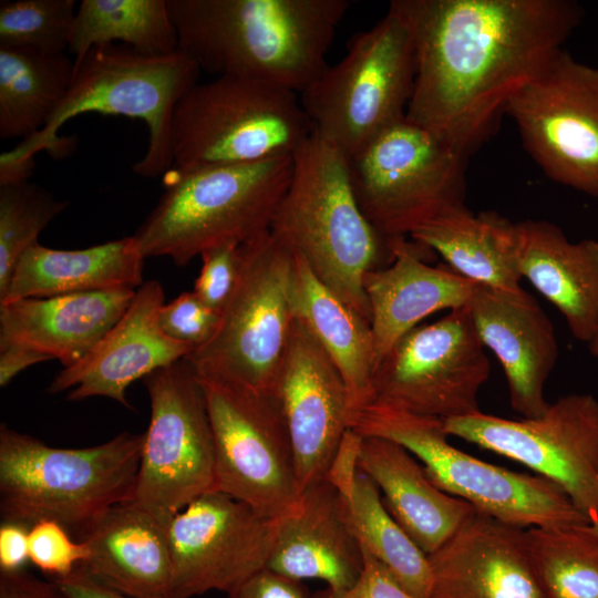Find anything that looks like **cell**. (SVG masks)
<instances>
[{
    "mask_svg": "<svg viewBox=\"0 0 598 598\" xmlns=\"http://www.w3.org/2000/svg\"><path fill=\"white\" fill-rule=\"evenodd\" d=\"M416 74L405 117L470 156L511 100L563 50L585 10L574 0H394Z\"/></svg>",
    "mask_w": 598,
    "mask_h": 598,
    "instance_id": "obj_1",
    "label": "cell"
},
{
    "mask_svg": "<svg viewBox=\"0 0 598 598\" xmlns=\"http://www.w3.org/2000/svg\"><path fill=\"white\" fill-rule=\"evenodd\" d=\"M178 50L200 71L300 94L326 56L348 0H167Z\"/></svg>",
    "mask_w": 598,
    "mask_h": 598,
    "instance_id": "obj_2",
    "label": "cell"
},
{
    "mask_svg": "<svg viewBox=\"0 0 598 598\" xmlns=\"http://www.w3.org/2000/svg\"><path fill=\"white\" fill-rule=\"evenodd\" d=\"M270 231L370 322L363 280L391 264L394 239L383 237L363 214L347 156L316 132L293 154L291 179Z\"/></svg>",
    "mask_w": 598,
    "mask_h": 598,
    "instance_id": "obj_3",
    "label": "cell"
},
{
    "mask_svg": "<svg viewBox=\"0 0 598 598\" xmlns=\"http://www.w3.org/2000/svg\"><path fill=\"white\" fill-rule=\"evenodd\" d=\"M199 68L179 50L147 55L124 44L94 48L79 62L69 91L41 131L0 155V164L34 161L47 151L66 156L75 140L59 134L72 118L87 113L142 121L148 131L145 154L133 164L143 177L164 175L172 167V121L185 93L198 83Z\"/></svg>",
    "mask_w": 598,
    "mask_h": 598,
    "instance_id": "obj_4",
    "label": "cell"
},
{
    "mask_svg": "<svg viewBox=\"0 0 598 598\" xmlns=\"http://www.w3.org/2000/svg\"><path fill=\"white\" fill-rule=\"evenodd\" d=\"M144 433L61 448L0 425L2 520L31 526L54 520L80 539L109 508L133 499Z\"/></svg>",
    "mask_w": 598,
    "mask_h": 598,
    "instance_id": "obj_5",
    "label": "cell"
},
{
    "mask_svg": "<svg viewBox=\"0 0 598 598\" xmlns=\"http://www.w3.org/2000/svg\"><path fill=\"white\" fill-rule=\"evenodd\" d=\"M292 168L293 156L171 168L163 194L133 234L141 254L186 266L210 248L269 230Z\"/></svg>",
    "mask_w": 598,
    "mask_h": 598,
    "instance_id": "obj_6",
    "label": "cell"
},
{
    "mask_svg": "<svg viewBox=\"0 0 598 598\" xmlns=\"http://www.w3.org/2000/svg\"><path fill=\"white\" fill-rule=\"evenodd\" d=\"M349 430L399 443L436 487L503 523L522 528L590 524L554 482L487 463L452 445L441 419L369 403L350 415Z\"/></svg>",
    "mask_w": 598,
    "mask_h": 598,
    "instance_id": "obj_7",
    "label": "cell"
},
{
    "mask_svg": "<svg viewBox=\"0 0 598 598\" xmlns=\"http://www.w3.org/2000/svg\"><path fill=\"white\" fill-rule=\"evenodd\" d=\"M315 132L296 92L223 75L196 83L172 121V167L293 156Z\"/></svg>",
    "mask_w": 598,
    "mask_h": 598,
    "instance_id": "obj_8",
    "label": "cell"
},
{
    "mask_svg": "<svg viewBox=\"0 0 598 598\" xmlns=\"http://www.w3.org/2000/svg\"><path fill=\"white\" fill-rule=\"evenodd\" d=\"M416 74L415 44L391 4L372 28L357 33L346 55L300 94L315 132L347 157L405 116Z\"/></svg>",
    "mask_w": 598,
    "mask_h": 598,
    "instance_id": "obj_9",
    "label": "cell"
},
{
    "mask_svg": "<svg viewBox=\"0 0 598 598\" xmlns=\"http://www.w3.org/2000/svg\"><path fill=\"white\" fill-rule=\"evenodd\" d=\"M293 252L270 229L239 246L235 288L212 338L185 359L200 377L275 394L295 318Z\"/></svg>",
    "mask_w": 598,
    "mask_h": 598,
    "instance_id": "obj_10",
    "label": "cell"
},
{
    "mask_svg": "<svg viewBox=\"0 0 598 598\" xmlns=\"http://www.w3.org/2000/svg\"><path fill=\"white\" fill-rule=\"evenodd\" d=\"M347 158L363 214L390 240L464 204L468 156L405 116Z\"/></svg>",
    "mask_w": 598,
    "mask_h": 598,
    "instance_id": "obj_11",
    "label": "cell"
},
{
    "mask_svg": "<svg viewBox=\"0 0 598 598\" xmlns=\"http://www.w3.org/2000/svg\"><path fill=\"white\" fill-rule=\"evenodd\" d=\"M198 378L214 435V491L269 518L295 514L302 492L276 395L225 380Z\"/></svg>",
    "mask_w": 598,
    "mask_h": 598,
    "instance_id": "obj_12",
    "label": "cell"
},
{
    "mask_svg": "<svg viewBox=\"0 0 598 598\" xmlns=\"http://www.w3.org/2000/svg\"><path fill=\"white\" fill-rule=\"evenodd\" d=\"M151 420L144 433L132 504L168 526L215 489V444L205 393L186 359L144 378Z\"/></svg>",
    "mask_w": 598,
    "mask_h": 598,
    "instance_id": "obj_13",
    "label": "cell"
},
{
    "mask_svg": "<svg viewBox=\"0 0 598 598\" xmlns=\"http://www.w3.org/2000/svg\"><path fill=\"white\" fill-rule=\"evenodd\" d=\"M467 306L403 336L374 368L372 401L447 420L481 411L491 364Z\"/></svg>",
    "mask_w": 598,
    "mask_h": 598,
    "instance_id": "obj_14",
    "label": "cell"
},
{
    "mask_svg": "<svg viewBox=\"0 0 598 598\" xmlns=\"http://www.w3.org/2000/svg\"><path fill=\"white\" fill-rule=\"evenodd\" d=\"M443 424L448 436L554 482L590 524L598 523V400L592 394L563 395L538 417L511 420L478 411Z\"/></svg>",
    "mask_w": 598,
    "mask_h": 598,
    "instance_id": "obj_15",
    "label": "cell"
},
{
    "mask_svg": "<svg viewBox=\"0 0 598 598\" xmlns=\"http://www.w3.org/2000/svg\"><path fill=\"white\" fill-rule=\"evenodd\" d=\"M505 114L546 176L598 197V68L561 50Z\"/></svg>",
    "mask_w": 598,
    "mask_h": 598,
    "instance_id": "obj_16",
    "label": "cell"
},
{
    "mask_svg": "<svg viewBox=\"0 0 598 598\" xmlns=\"http://www.w3.org/2000/svg\"><path fill=\"white\" fill-rule=\"evenodd\" d=\"M280 523L217 491L192 501L167 527L171 598L237 588L267 567Z\"/></svg>",
    "mask_w": 598,
    "mask_h": 598,
    "instance_id": "obj_17",
    "label": "cell"
},
{
    "mask_svg": "<svg viewBox=\"0 0 598 598\" xmlns=\"http://www.w3.org/2000/svg\"><path fill=\"white\" fill-rule=\"evenodd\" d=\"M275 395L289 433L299 487L323 481L349 430V396L338 368L293 318Z\"/></svg>",
    "mask_w": 598,
    "mask_h": 598,
    "instance_id": "obj_18",
    "label": "cell"
},
{
    "mask_svg": "<svg viewBox=\"0 0 598 598\" xmlns=\"http://www.w3.org/2000/svg\"><path fill=\"white\" fill-rule=\"evenodd\" d=\"M164 305L162 283L155 279L143 282L120 320L84 358L54 377L49 393L69 390L70 401L103 396L131 408L126 389L134 381L185 359L194 350L161 329L158 313Z\"/></svg>",
    "mask_w": 598,
    "mask_h": 598,
    "instance_id": "obj_19",
    "label": "cell"
},
{
    "mask_svg": "<svg viewBox=\"0 0 598 598\" xmlns=\"http://www.w3.org/2000/svg\"><path fill=\"white\" fill-rule=\"evenodd\" d=\"M427 557L429 598H548L534 566L527 528L477 511Z\"/></svg>",
    "mask_w": 598,
    "mask_h": 598,
    "instance_id": "obj_20",
    "label": "cell"
},
{
    "mask_svg": "<svg viewBox=\"0 0 598 598\" xmlns=\"http://www.w3.org/2000/svg\"><path fill=\"white\" fill-rule=\"evenodd\" d=\"M467 308L481 342L502 365L512 409L523 419L540 416L549 405L544 386L559 354L550 319L523 288L478 285Z\"/></svg>",
    "mask_w": 598,
    "mask_h": 598,
    "instance_id": "obj_21",
    "label": "cell"
},
{
    "mask_svg": "<svg viewBox=\"0 0 598 598\" xmlns=\"http://www.w3.org/2000/svg\"><path fill=\"white\" fill-rule=\"evenodd\" d=\"M432 252L412 239H394L391 264L364 277L375 367L403 336L427 316L467 306L478 286L445 264H427L426 258Z\"/></svg>",
    "mask_w": 598,
    "mask_h": 598,
    "instance_id": "obj_22",
    "label": "cell"
},
{
    "mask_svg": "<svg viewBox=\"0 0 598 598\" xmlns=\"http://www.w3.org/2000/svg\"><path fill=\"white\" fill-rule=\"evenodd\" d=\"M135 292L117 288L1 303L0 350L24 349L70 367L120 320Z\"/></svg>",
    "mask_w": 598,
    "mask_h": 598,
    "instance_id": "obj_23",
    "label": "cell"
},
{
    "mask_svg": "<svg viewBox=\"0 0 598 598\" xmlns=\"http://www.w3.org/2000/svg\"><path fill=\"white\" fill-rule=\"evenodd\" d=\"M362 567L337 489L326 478L307 487L297 512L281 519L267 568L301 581L322 580L339 592L355 582Z\"/></svg>",
    "mask_w": 598,
    "mask_h": 598,
    "instance_id": "obj_24",
    "label": "cell"
},
{
    "mask_svg": "<svg viewBox=\"0 0 598 598\" xmlns=\"http://www.w3.org/2000/svg\"><path fill=\"white\" fill-rule=\"evenodd\" d=\"M167 527L132 503L113 506L79 539L87 545L90 555L78 567L133 598H171Z\"/></svg>",
    "mask_w": 598,
    "mask_h": 598,
    "instance_id": "obj_25",
    "label": "cell"
},
{
    "mask_svg": "<svg viewBox=\"0 0 598 598\" xmlns=\"http://www.w3.org/2000/svg\"><path fill=\"white\" fill-rule=\"evenodd\" d=\"M522 278L564 317L571 334L588 343L598 328V241H570L547 220L515 223Z\"/></svg>",
    "mask_w": 598,
    "mask_h": 598,
    "instance_id": "obj_26",
    "label": "cell"
},
{
    "mask_svg": "<svg viewBox=\"0 0 598 598\" xmlns=\"http://www.w3.org/2000/svg\"><path fill=\"white\" fill-rule=\"evenodd\" d=\"M358 468L373 481L389 513L426 555L476 512L436 487L416 457L391 440L361 437Z\"/></svg>",
    "mask_w": 598,
    "mask_h": 598,
    "instance_id": "obj_27",
    "label": "cell"
},
{
    "mask_svg": "<svg viewBox=\"0 0 598 598\" xmlns=\"http://www.w3.org/2000/svg\"><path fill=\"white\" fill-rule=\"evenodd\" d=\"M359 446L360 439L347 434L326 480L337 489L342 514L360 547L381 561L411 595L429 598V557L389 513L373 481L358 468Z\"/></svg>",
    "mask_w": 598,
    "mask_h": 598,
    "instance_id": "obj_28",
    "label": "cell"
},
{
    "mask_svg": "<svg viewBox=\"0 0 598 598\" xmlns=\"http://www.w3.org/2000/svg\"><path fill=\"white\" fill-rule=\"evenodd\" d=\"M144 259L133 235L73 250L38 241L19 259L0 305L24 298L135 289L143 283Z\"/></svg>",
    "mask_w": 598,
    "mask_h": 598,
    "instance_id": "obj_29",
    "label": "cell"
},
{
    "mask_svg": "<svg viewBox=\"0 0 598 598\" xmlns=\"http://www.w3.org/2000/svg\"><path fill=\"white\" fill-rule=\"evenodd\" d=\"M290 301L293 316L305 323L342 375L350 417L372 401L375 354L370 322L321 282L297 252H293Z\"/></svg>",
    "mask_w": 598,
    "mask_h": 598,
    "instance_id": "obj_30",
    "label": "cell"
},
{
    "mask_svg": "<svg viewBox=\"0 0 598 598\" xmlns=\"http://www.w3.org/2000/svg\"><path fill=\"white\" fill-rule=\"evenodd\" d=\"M410 238L475 283L507 291L522 288L516 226L496 212L474 214L463 204L423 224Z\"/></svg>",
    "mask_w": 598,
    "mask_h": 598,
    "instance_id": "obj_31",
    "label": "cell"
},
{
    "mask_svg": "<svg viewBox=\"0 0 598 598\" xmlns=\"http://www.w3.org/2000/svg\"><path fill=\"white\" fill-rule=\"evenodd\" d=\"M74 60L66 53L0 47V138L25 140L43 128L64 100Z\"/></svg>",
    "mask_w": 598,
    "mask_h": 598,
    "instance_id": "obj_32",
    "label": "cell"
},
{
    "mask_svg": "<svg viewBox=\"0 0 598 598\" xmlns=\"http://www.w3.org/2000/svg\"><path fill=\"white\" fill-rule=\"evenodd\" d=\"M115 41L147 55L177 52L178 39L167 0H82L68 48L74 62L92 49Z\"/></svg>",
    "mask_w": 598,
    "mask_h": 598,
    "instance_id": "obj_33",
    "label": "cell"
},
{
    "mask_svg": "<svg viewBox=\"0 0 598 598\" xmlns=\"http://www.w3.org/2000/svg\"><path fill=\"white\" fill-rule=\"evenodd\" d=\"M527 535L548 598H598V534L590 524L532 527Z\"/></svg>",
    "mask_w": 598,
    "mask_h": 598,
    "instance_id": "obj_34",
    "label": "cell"
},
{
    "mask_svg": "<svg viewBox=\"0 0 598 598\" xmlns=\"http://www.w3.org/2000/svg\"><path fill=\"white\" fill-rule=\"evenodd\" d=\"M68 205L29 181L0 185V297L21 256Z\"/></svg>",
    "mask_w": 598,
    "mask_h": 598,
    "instance_id": "obj_35",
    "label": "cell"
},
{
    "mask_svg": "<svg viewBox=\"0 0 598 598\" xmlns=\"http://www.w3.org/2000/svg\"><path fill=\"white\" fill-rule=\"evenodd\" d=\"M76 9L74 0H2L0 47L66 53Z\"/></svg>",
    "mask_w": 598,
    "mask_h": 598,
    "instance_id": "obj_36",
    "label": "cell"
},
{
    "mask_svg": "<svg viewBox=\"0 0 598 598\" xmlns=\"http://www.w3.org/2000/svg\"><path fill=\"white\" fill-rule=\"evenodd\" d=\"M90 555L87 545L54 520H40L29 529V560L43 573L59 578L74 571Z\"/></svg>",
    "mask_w": 598,
    "mask_h": 598,
    "instance_id": "obj_37",
    "label": "cell"
},
{
    "mask_svg": "<svg viewBox=\"0 0 598 598\" xmlns=\"http://www.w3.org/2000/svg\"><path fill=\"white\" fill-rule=\"evenodd\" d=\"M219 316L194 291H185L161 308L158 323L167 337L196 349L215 333Z\"/></svg>",
    "mask_w": 598,
    "mask_h": 598,
    "instance_id": "obj_38",
    "label": "cell"
},
{
    "mask_svg": "<svg viewBox=\"0 0 598 598\" xmlns=\"http://www.w3.org/2000/svg\"><path fill=\"white\" fill-rule=\"evenodd\" d=\"M239 246L236 243H227L200 255L203 265L193 291L203 302L219 313L237 281Z\"/></svg>",
    "mask_w": 598,
    "mask_h": 598,
    "instance_id": "obj_39",
    "label": "cell"
},
{
    "mask_svg": "<svg viewBox=\"0 0 598 598\" xmlns=\"http://www.w3.org/2000/svg\"><path fill=\"white\" fill-rule=\"evenodd\" d=\"M361 550L363 567L355 582L339 592L324 588L313 598H417L406 591L381 561L363 548Z\"/></svg>",
    "mask_w": 598,
    "mask_h": 598,
    "instance_id": "obj_40",
    "label": "cell"
},
{
    "mask_svg": "<svg viewBox=\"0 0 598 598\" xmlns=\"http://www.w3.org/2000/svg\"><path fill=\"white\" fill-rule=\"evenodd\" d=\"M226 598H310V596L301 580L266 567L228 592Z\"/></svg>",
    "mask_w": 598,
    "mask_h": 598,
    "instance_id": "obj_41",
    "label": "cell"
},
{
    "mask_svg": "<svg viewBox=\"0 0 598 598\" xmlns=\"http://www.w3.org/2000/svg\"><path fill=\"white\" fill-rule=\"evenodd\" d=\"M0 598H68L53 582L41 580L24 569L0 571Z\"/></svg>",
    "mask_w": 598,
    "mask_h": 598,
    "instance_id": "obj_42",
    "label": "cell"
},
{
    "mask_svg": "<svg viewBox=\"0 0 598 598\" xmlns=\"http://www.w3.org/2000/svg\"><path fill=\"white\" fill-rule=\"evenodd\" d=\"M30 526L2 520L0 526V571L23 569L29 560Z\"/></svg>",
    "mask_w": 598,
    "mask_h": 598,
    "instance_id": "obj_43",
    "label": "cell"
},
{
    "mask_svg": "<svg viewBox=\"0 0 598 598\" xmlns=\"http://www.w3.org/2000/svg\"><path fill=\"white\" fill-rule=\"evenodd\" d=\"M52 581L68 598H133L100 582L79 567L66 576L52 578Z\"/></svg>",
    "mask_w": 598,
    "mask_h": 598,
    "instance_id": "obj_44",
    "label": "cell"
},
{
    "mask_svg": "<svg viewBox=\"0 0 598 598\" xmlns=\"http://www.w3.org/2000/svg\"><path fill=\"white\" fill-rule=\"evenodd\" d=\"M44 361L50 359L29 350L19 348L0 350V386H7L20 372Z\"/></svg>",
    "mask_w": 598,
    "mask_h": 598,
    "instance_id": "obj_45",
    "label": "cell"
},
{
    "mask_svg": "<svg viewBox=\"0 0 598 598\" xmlns=\"http://www.w3.org/2000/svg\"><path fill=\"white\" fill-rule=\"evenodd\" d=\"M587 346L590 354L598 360V328Z\"/></svg>",
    "mask_w": 598,
    "mask_h": 598,
    "instance_id": "obj_46",
    "label": "cell"
},
{
    "mask_svg": "<svg viewBox=\"0 0 598 598\" xmlns=\"http://www.w3.org/2000/svg\"><path fill=\"white\" fill-rule=\"evenodd\" d=\"M590 526H591L592 530H594L596 534H598V523H592V524H590Z\"/></svg>",
    "mask_w": 598,
    "mask_h": 598,
    "instance_id": "obj_47",
    "label": "cell"
}]
</instances>
